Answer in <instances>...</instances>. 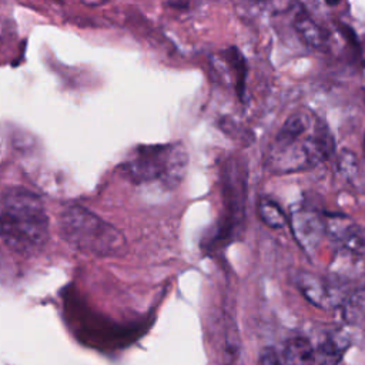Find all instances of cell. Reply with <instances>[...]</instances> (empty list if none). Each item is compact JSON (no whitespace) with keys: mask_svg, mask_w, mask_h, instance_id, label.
I'll use <instances>...</instances> for the list:
<instances>
[{"mask_svg":"<svg viewBox=\"0 0 365 365\" xmlns=\"http://www.w3.org/2000/svg\"><path fill=\"white\" fill-rule=\"evenodd\" d=\"M64 240L97 255H114L125 247L123 234L81 205L67 207L60 218Z\"/></svg>","mask_w":365,"mask_h":365,"instance_id":"cell-3","label":"cell"},{"mask_svg":"<svg viewBox=\"0 0 365 365\" xmlns=\"http://www.w3.org/2000/svg\"><path fill=\"white\" fill-rule=\"evenodd\" d=\"M188 154L182 144L141 147L125 163L130 178L137 182L160 180L168 187H175L185 175Z\"/></svg>","mask_w":365,"mask_h":365,"instance_id":"cell-4","label":"cell"},{"mask_svg":"<svg viewBox=\"0 0 365 365\" xmlns=\"http://www.w3.org/2000/svg\"><path fill=\"white\" fill-rule=\"evenodd\" d=\"M338 170L351 182L358 177L359 164L356 155L349 150H342L338 155Z\"/></svg>","mask_w":365,"mask_h":365,"instance_id":"cell-13","label":"cell"},{"mask_svg":"<svg viewBox=\"0 0 365 365\" xmlns=\"http://www.w3.org/2000/svg\"><path fill=\"white\" fill-rule=\"evenodd\" d=\"M284 365H312L315 362V349L304 336L288 339L282 348Z\"/></svg>","mask_w":365,"mask_h":365,"instance_id":"cell-8","label":"cell"},{"mask_svg":"<svg viewBox=\"0 0 365 365\" xmlns=\"http://www.w3.org/2000/svg\"><path fill=\"white\" fill-rule=\"evenodd\" d=\"M0 237L20 255H31L41 250L48 237V217L34 192L20 187L1 192Z\"/></svg>","mask_w":365,"mask_h":365,"instance_id":"cell-2","label":"cell"},{"mask_svg":"<svg viewBox=\"0 0 365 365\" xmlns=\"http://www.w3.org/2000/svg\"><path fill=\"white\" fill-rule=\"evenodd\" d=\"M328 6H335V4H338L339 3V0H324Z\"/></svg>","mask_w":365,"mask_h":365,"instance_id":"cell-16","label":"cell"},{"mask_svg":"<svg viewBox=\"0 0 365 365\" xmlns=\"http://www.w3.org/2000/svg\"><path fill=\"white\" fill-rule=\"evenodd\" d=\"M258 365H282V359L274 348H264L259 352Z\"/></svg>","mask_w":365,"mask_h":365,"instance_id":"cell-14","label":"cell"},{"mask_svg":"<svg viewBox=\"0 0 365 365\" xmlns=\"http://www.w3.org/2000/svg\"><path fill=\"white\" fill-rule=\"evenodd\" d=\"M257 212L259 220L269 228H282L287 224L284 211L268 198H261L257 204Z\"/></svg>","mask_w":365,"mask_h":365,"instance_id":"cell-11","label":"cell"},{"mask_svg":"<svg viewBox=\"0 0 365 365\" xmlns=\"http://www.w3.org/2000/svg\"><path fill=\"white\" fill-rule=\"evenodd\" d=\"M168 3L177 9H184L188 6V0H168Z\"/></svg>","mask_w":365,"mask_h":365,"instance_id":"cell-15","label":"cell"},{"mask_svg":"<svg viewBox=\"0 0 365 365\" xmlns=\"http://www.w3.org/2000/svg\"><path fill=\"white\" fill-rule=\"evenodd\" d=\"M349 346V336L342 331H334L324 336L315 351L319 365H338Z\"/></svg>","mask_w":365,"mask_h":365,"instance_id":"cell-7","label":"cell"},{"mask_svg":"<svg viewBox=\"0 0 365 365\" xmlns=\"http://www.w3.org/2000/svg\"><path fill=\"white\" fill-rule=\"evenodd\" d=\"M364 154H365V140H364Z\"/></svg>","mask_w":365,"mask_h":365,"instance_id":"cell-17","label":"cell"},{"mask_svg":"<svg viewBox=\"0 0 365 365\" xmlns=\"http://www.w3.org/2000/svg\"><path fill=\"white\" fill-rule=\"evenodd\" d=\"M291 232L298 245L308 254H312L325 235L324 217L312 210H297L289 217Z\"/></svg>","mask_w":365,"mask_h":365,"instance_id":"cell-5","label":"cell"},{"mask_svg":"<svg viewBox=\"0 0 365 365\" xmlns=\"http://www.w3.org/2000/svg\"><path fill=\"white\" fill-rule=\"evenodd\" d=\"M334 153L328 128L309 111L292 113L279 128L268 151V167L287 174L314 167Z\"/></svg>","mask_w":365,"mask_h":365,"instance_id":"cell-1","label":"cell"},{"mask_svg":"<svg viewBox=\"0 0 365 365\" xmlns=\"http://www.w3.org/2000/svg\"><path fill=\"white\" fill-rule=\"evenodd\" d=\"M342 308V318L351 325H358L365 319V288H358L349 295H345L339 305Z\"/></svg>","mask_w":365,"mask_h":365,"instance_id":"cell-10","label":"cell"},{"mask_svg":"<svg viewBox=\"0 0 365 365\" xmlns=\"http://www.w3.org/2000/svg\"><path fill=\"white\" fill-rule=\"evenodd\" d=\"M294 29L301 40L314 48H319L325 44L324 30L314 21V19L305 11H298L294 17Z\"/></svg>","mask_w":365,"mask_h":365,"instance_id":"cell-9","label":"cell"},{"mask_svg":"<svg viewBox=\"0 0 365 365\" xmlns=\"http://www.w3.org/2000/svg\"><path fill=\"white\" fill-rule=\"evenodd\" d=\"M295 282L302 292V295L315 307L322 309H331L344 301L345 295L339 291L336 284H331L324 281L322 278L309 274V272H298L295 277Z\"/></svg>","mask_w":365,"mask_h":365,"instance_id":"cell-6","label":"cell"},{"mask_svg":"<svg viewBox=\"0 0 365 365\" xmlns=\"http://www.w3.org/2000/svg\"><path fill=\"white\" fill-rule=\"evenodd\" d=\"M224 58L227 60L231 70H234V78H235V87L240 96L244 93L245 86V76H247V64L242 57V54L235 48L231 47L224 53Z\"/></svg>","mask_w":365,"mask_h":365,"instance_id":"cell-12","label":"cell"}]
</instances>
